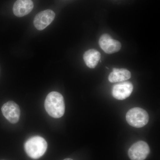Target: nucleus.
I'll use <instances>...</instances> for the list:
<instances>
[{
  "mask_svg": "<svg viewBox=\"0 0 160 160\" xmlns=\"http://www.w3.org/2000/svg\"><path fill=\"white\" fill-rule=\"evenodd\" d=\"M45 109L49 116L55 118L62 117L65 112L64 98L59 92H52L46 97Z\"/></svg>",
  "mask_w": 160,
  "mask_h": 160,
  "instance_id": "f257e3e1",
  "label": "nucleus"
},
{
  "mask_svg": "<svg viewBox=\"0 0 160 160\" xmlns=\"http://www.w3.org/2000/svg\"><path fill=\"white\" fill-rule=\"evenodd\" d=\"M47 146V142L44 138L40 136L32 137L25 143V151L29 157L37 159L45 154Z\"/></svg>",
  "mask_w": 160,
  "mask_h": 160,
  "instance_id": "f03ea898",
  "label": "nucleus"
},
{
  "mask_svg": "<svg viewBox=\"0 0 160 160\" xmlns=\"http://www.w3.org/2000/svg\"><path fill=\"white\" fill-rule=\"evenodd\" d=\"M126 120L130 126L135 128H142L148 123L149 114L144 109L135 107L127 112Z\"/></svg>",
  "mask_w": 160,
  "mask_h": 160,
  "instance_id": "7ed1b4c3",
  "label": "nucleus"
},
{
  "mask_svg": "<svg viewBox=\"0 0 160 160\" xmlns=\"http://www.w3.org/2000/svg\"><path fill=\"white\" fill-rule=\"evenodd\" d=\"M150 148L147 143L140 141L135 143L128 151L129 158L131 160H144L148 157Z\"/></svg>",
  "mask_w": 160,
  "mask_h": 160,
  "instance_id": "20e7f679",
  "label": "nucleus"
},
{
  "mask_svg": "<svg viewBox=\"0 0 160 160\" xmlns=\"http://www.w3.org/2000/svg\"><path fill=\"white\" fill-rule=\"evenodd\" d=\"M55 17V13L51 9L40 12L35 17L33 25L38 30H42L49 26Z\"/></svg>",
  "mask_w": 160,
  "mask_h": 160,
  "instance_id": "39448f33",
  "label": "nucleus"
},
{
  "mask_svg": "<svg viewBox=\"0 0 160 160\" xmlns=\"http://www.w3.org/2000/svg\"><path fill=\"white\" fill-rule=\"evenodd\" d=\"M99 44L103 51L107 54L118 52L122 47V45L119 41L113 39L107 33L101 36L99 40Z\"/></svg>",
  "mask_w": 160,
  "mask_h": 160,
  "instance_id": "423d86ee",
  "label": "nucleus"
},
{
  "mask_svg": "<svg viewBox=\"0 0 160 160\" xmlns=\"http://www.w3.org/2000/svg\"><path fill=\"white\" fill-rule=\"evenodd\" d=\"M133 89V85L130 82H121L112 87V94L116 99L125 100L130 96Z\"/></svg>",
  "mask_w": 160,
  "mask_h": 160,
  "instance_id": "0eeeda50",
  "label": "nucleus"
},
{
  "mask_svg": "<svg viewBox=\"0 0 160 160\" xmlns=\"http://www.w3.org/2000/svg\"><path fill=\"white\" fill-rule=\"evenodd\" d=\"M2 111L3 116L10 123L15 124L19 120V107L14 102L9 101L4 104L2 107Z\"/></svg>",
  "mask_w": 160,
  "mask_h": 160,
  "instance_id": "6e6552de",
  "label": "nucleus"
},
{
  "mask_svg": "<svg viewBox=\"0 0 160 160\" xmlns=\"http://www.w3.org/2000/svg\"><path fill=\"white\" fill-rule=\"evenodd\" d=\"M33 8V3L32 0H17L13 5V13L18 17L27 15Z\"/></svg>",
  "mask_w": 160,
  "mask_h": 160,
  "instance_id": "1a4fd4ad",
  "label": "nucleus"
},
{
  "mask_svg": "<svg viewBox=\"0 0 160 160\" xmlns=\"http://www.w3.org/2000/svg\"><path fill=\"white\" fill-rule=\"evenodd\" d=\"M131 77V72L127 69L113 68L108 77L110 82L116 83L125 82Z\"/></svg>",
  "mask_w": 160,
  "mask_h": 160,
  "instance_id": "9d476101",
  "label": "nucleus"
},
{
  "mask_svg": "<svg viewBox=\"0 0 160 160\" xmlns=\"http://www.w3.org/2000/svg\"><path fill=\"white\" fill-rule=\"evenodd\" d=\"M101 58V53L95 49H89L83 55V59L86 66L91 69L95 68Z\"/></svg>",
  "mask_w": 160,
  "mask_h": 160,
  "instance_id": "9b49d317",
  "label": "nucleus"
},
{
  "mask_svg": "<svg viewBox=\"0 0 160 160\" xmlns=\"http://www.w3.org/2000/svg\"><path fill=\"white\" fill-rule=\"evenodd\" d=\"M63 160H73L72 159H70V158H66V159H64Z\"/></svg>",
  "mask_w": 160,
  "mask_h": 160,
  "instance_id": "f8f14e48",
  "label": "nucleus"
}]
</instances>
